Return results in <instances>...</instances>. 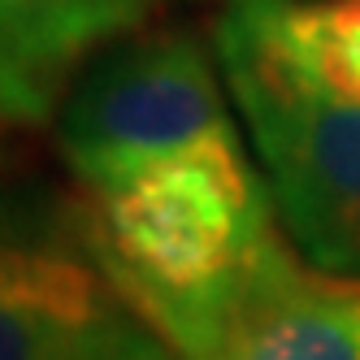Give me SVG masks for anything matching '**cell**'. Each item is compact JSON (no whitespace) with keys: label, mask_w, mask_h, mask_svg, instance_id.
Returning a JSON list of instances; mask_svg holds the SVG:
<instances>
[{"label":"cell","mask_w":360,"mask_h":360,"mask_svg":"<svg viewBox=\"0 0 360 360\" xmlns=\"http://www.w3.org/2000/svg\"><path fill=\"white\" fill-rule=\"evenodd\" d=\"M252 9L308 79L360 105V0H252Z\"/></svg>","instance_id":"7"},{"label":"cell","mask_w":360,"mask_h":360,"mask_svg":"<svg viewBox=\"0 0 360 360\" xmlns=\"http://www.w3.org/2000/svg\"><path fill=\"white\" fill-rule=\"evenodd\" d=\"M230 105L221 61L191 31L139 27L79 70L57 109V143L91 195L165 152L239 131Z\"/></svg>","instance_id":"4"},{"label":"cell","mask_w":360,"mask_h":360,"mask_svg":"<svg viewBox=\"0 0 360 360\" xmlns=\"http://www.w3.org/2000/svg\"><path fill=\"white\" fill-rule=\"evenodd\" d=\"M117 282L178 360H360V278L317 265L278 230L187 291Z\"/></svg>","instance_id":"5"},{"label":"cell","mask_w":360,"mask_h":360,"mask_svg":"<svg viewBox=\"0 0 360 360\" xmlns=\"http://www.w3.org/2000/svg\"><path fill=\"white\" fill-rule=\"evenodd\" d=\"M213 53L291 243L317 265L360 278V105L308 79L252 0H226Z\"/></svg>","instance_id":"1"},{"label":"cell","mask_w":360,"mask_h":360,"mask_svg":"<svg viewBox=\"0 0 360 360\" xmlns=\"http://www.w3.org/2000/svg\"><path fill=\"white\" fill-rule=\"evenodd\" d=\"M100 252L117 278L161 291L200 287L278 230V204L239 131L139 165L87 195Z\"/></svg>","instance_id":"2"},{"label":"cell","mask_w":360,"mask_h":360,"mask_svg":"<svg viewBox=\"0 0 360 360\" xmlns=\"http://www.w3.org/2000/svg\"><path fill=\"white\" fill-rule=\"evenodd\" d=\"M0 360H178L113 278L87 200L0 187Z\"/></svg>","instance_id":"3"},{"label":"cell","mask_w":360,"mask_h":360,"mask_svg":"<svg viewBox=\"0 0 360 360\" xmlns=\"http://www.w3.org/2000/svg\"><path fill=\"white\" fill-rule=\"evenodd\" d=\"M174 0H0V126L57 117L79 70Z\"/></svg>","instance_id":"6"}]
</instances>
